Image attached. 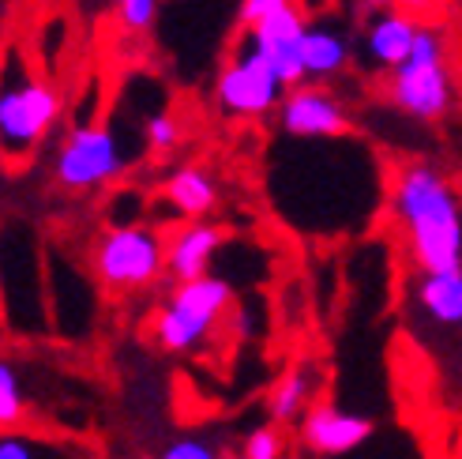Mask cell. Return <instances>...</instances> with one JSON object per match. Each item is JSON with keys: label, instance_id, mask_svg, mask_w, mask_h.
Segmentation results:
<instances>
[{"label": "cell", "instance_id": "cell-1", "mask_svg": "<svg viewBox=\"0 0 462 459\" xmlns=\"http://www.w3.org/2000/svg\"><path fill=\"white\" fill-rule=\"evenodd\" d=\"M387 211L418 275L462 267V196L436 163H402L391 177Z\"/></svg>", "mask_w": 462, "mask_h": 459}, {"label": "cell", "instance_id": "cell-2", "mask_svg": "<svg viewBox=\"0 0 462 459\" xmlns=\"http://www.w3.org/2000/svg\"><path fill=\"white\" fill-rule=\"evenodd\" d=\"M60 90L38 76L19 50L0 57V158L27 163L60 125Z\"/></svg>", "mask_w": 462, "mask_h": 459}, {"label": "cell", "instance_id": "cell-3", "mask_svg": "<svg viewBox=\"0 0 462 459\" xmlns=\"http://www.w3.org/2000/svg\"><path fill=\"white\" fill-rule=\"evenodd\" d=\"M387 98L418 121H440L455 106V80L448 68L444 27L421 19L413 53L387 76Z\"/></svg>", "mask_w": 462, "mask_h": 459}, {"label": "cell", "instance_id": "cell-4", "mask_svg": "<svg viewBox=\"0 0 462 459\" xmlns=\"http://www.w3.org/2000/svg\"><path fill=\"white\" fill-rule=\"evenodd\" d=\"M234 305V286L222 275H203L192 283H173L154 313V339L166 354H192L215 335L218 320Z\"/></svg>", "mask_w": 462, "mask_h": 459}, {"label": "cell", "instance_id": "cell-5", "mask_svg": "<svg viewBox=\"0 0 462 459\" xmlns=\"http://www.w3.org/2000/svg\"><path fill=\"white\" fill-rule=\"evenodd\" d=\"M90 271L113 294L151 290L166 275V234L143 222H113L90 245Z\"/></svg>", "mask_w": 462, "mask_h": 459}, {"label": "cell", "instance_id": "cell-6", "mask_svg": "<svg viewBox=\"0 0 462 459\" xmlns=\"http://www.w3.org/2000/svg\"><path fill=\"white\" fill-rule=\"evenodd\" d=\"M128 170V155L121 136L109 125L83 121L64 132L53 155V181L68 192H98L113 185Z\"/></svg>", "mask_w": 462, "mask_h": 459}, {"label": "cell", "instance_id": "cell-7", "mask_svg": "<svg viewBox=\"0 0 462 459\" xmlns=\"http://www.w3.org/2000/svg\"><path fill=\"white\" fill-rule=\"evenodd\" d=\"M282 98H286V83L271 68V61L252 50L248 42L222 64L215 80V102L229 117H245V121L267 117V113L282 106Z\"/></svg>", "mask_w": 462, "mask_h": 459}, {"label": "cell", "instance_id": "cell-8", "mask_svg": "<svg viewBox=\"0 0 462 459\" xmlns=\"http://www.w3.org/2000/svg\"><path fill=\"white\" fill-rule=\"evenodd\" d=\"M279 128L290 140H342L350 136V109L323 83H301L286 90L279 106Z\"/></svg>", "mask_w": 462, "mask_h": 459}, {"label": "cell", "instance_id": "cell-9", "mask_svg": "<svg viewBox=\"0 0 462 459\" xmlns=\"http://www.w3.org/2000/svg\"><path fill=\"white\" fill-rule=\"evenodd\" d=\"M410 313L429 339L462 335V267L413 275L410 283Z\"/></svg>", "mask_w": 462, "mask_h": 459}, {"label": "cell", "instance_id": "cell-10", "mask_svg": "<svg viewBox=\"0 0 462 459\" xmlns=\"http://www.w3.org/2000/svg\"><path fill=\"white\" fill-rule=\"evenodd\" d=\"M305 31H309V23H305L301 12H297V5H290L279 15H271V19L256 23L252 31H245V42L256 53H263L271 61V68L279 72V80L286 83V90L309 83L305 80V61H301Z\"/></svg>", "mask_w": 462, "mask_h": 459}, {"label": "cell", "instance_id": "cell-11", "mask_svg": "<svg viewBox=\"0 0 462 459\" xmlns=\"http://www.w3.org/2000/svg\"><path fill=\"white\" fill-rule=\"evenodd\" d=\"M376 433V422L357 410H346L338 403H316L309 415L297 422V437L301 445L316 455H350L361 445H368V437Z\"/></svg>", "mask_w": 462, "mask_h": 459}, {"label": "cell", "instance_id": "cell-12", "mask_svg": "<svg viewBox=\"0 0 462 459\" xmlns=\"http://www.w3.org/2000/svg\"><path fill=\"white\" fill-rule=\"evenodd\" d=\"M226 245V230L218 222H177L166 234V275L173 283H192L211 275L218 248Z\"/></svg>", "mask_w": 462, "mask_h": 459}, {"label": "cell", "instance_id": "cell-13", "mask_svg": "<svg viewBox=\"0 0 462 459\" xmlns=\"http://www.w3.org/2000/svg\"><path fill=\"white\" fill-rule=\"evenodd\" d=\"M162 200L173 208V215L180 222H196V219H207L218 203H222V185L215 170H207L199 163H184L177 170L166 173V181H162Z\"/></svg>", "mask_w": 462, "mask_h": 459}, {"label": "cell", "instance_id": "cell-14", "mask_svg": "<svg viewBox=\"0 0 462 459\" xmlns=\"http://www.w3.org/2000/svg\"><path fill=\"white\" fill-rule=\"evenodd\" d=\"M418 27L421 23L413 15H406V12H395V8L376 12L373 19H368V27H365V57H368V64L391 76L413 53Z\"/></svg>", "mask_w": 462, "mask_h": 459}, {"label": "cell", "instance_id": "cell-15", "mask_svg": "<svg viewBox=\"0 0 462 459\" xmlns=\"http://www.w3.org/2000/svg\"><path fill=\"white\" fill-rule=\"evenodd\" d=\"M316 392H319V377L312 365H293L279 380H274L271 396H267V415L274 426H290L301 422L309 410L316 407Z\"/></svg>", "mask_w": 462, "mask_h": 459}, {"label": "cell", "instance_id": "cell-16", "mask_svg": "<svg viewBox=\"0 0 462 459\" xmlns=\"http://www.w3.org/2000/svg\"><path fill=\"white\" fill-rule=\"evenodd\" d=\"M301 61H305V80L309 83L331 80L350 64V38H346V31L331 27V23H309Z\"/></svg>", "mask_w": 462, "mask_h": 459}, {"label": "cell", "instance_id": "cell-17", "mask_svg": "<svg viewBox=\"0 0 462 459\" xmlns=\"http://www.w3.org/2000/svg\"><path fill=\"white\" fill-rule=\"evenodd\" d=\"M31 418V403H27V384H23L19 365L0 354V433L23 429Z\"/></svg>", "mask_w": 462, "mask_h": 459}, {"label": "cell", "instance_id": "cell-18", "mask_svg": "<svg viewBox=\"0 0 462 459\" xmlns=\"http://www.w3.org/2000/svg\"><path fill=\"white\" fill-rule=\"evenodd\" d=\"M0 459H76V452L64 441L38 437L31 429L0 433Z\"/></svg>", "mask_w": 462, "mask_h": 459}, {"label": "cell", "instance_id": "cell-19", "mask_svg": "<svg viewBox=\"0 0 462 459\" xmlns=\"http://www.w3.org/2000/svg\"><path fill=\"white\" fill-rule=\"evenodd\" d=\"M154 459H226V455L211 437H203V433H180V437L162 445Z\"/></svg>", "mask_w": 462, "mask_h": 459}, {"label": "cell", "instance_id": "cell-20", "mask_svg": "<svg viewBox=\"0 0 462 459\" xmlns=\"http://www.w3.org/2000/svg\"><path fill=\"white\" fill-rule=\"evenodd\" d=\"M286 455V437H282V426H256L245 437V448H241V459H282Z\"/></svg>", "mask_w": 462, "mask_h": 459}, {"label": "cell", "instance_id": "cell-21", "mask_svg": "<svg viewBox=\"0 0 462 459\" xmlns=\"http://www.w3.org/2000/svg\"><path fill=\"white\" fill-rule=\"evenodd\" d=\"M143 132H147V147L151 151H158V155H166V151H177L180 147V140H184V132H180V121L173 117V113H151L147 117V125H143Z\"/></svg>", "mask_w": 462, "mask_h": 459}, {"label": "cell", "instance_id": "cell-22", "mask_svg": "<svg viewBox=\"0 0 462 459\" xmlns=\"http://www.w3.org/2000/svg\"><path fill=\"white\" fill-rule=\"evenodd\" d=\"M162 0H117V23L128 34H147L158 19Z\"/></svg>", "mask_w": 462, "mask_h": 459}, {"label": "cell", "instance_id": "cell-23", "mask_svg": "<svg viewBox=\"0 0 462 459\" xmlns=\"http://www.w3.org/2000/svg\"><path fill=\"white\" fill-rule=\"evenodd\" d=\"M293 0H241V8H237V23H241V31H252L256 23L271 19V15H279L282 8H290Z\"/></svg>", "mask_w": 462, "mask_h": 459}, {"label": "cell", "instance_id": "cell-24", "mask_svg": "<svg viewBox=\"0 0 462 459\" xmlns=\"http://www.w3.org/2000/svg\"><path fill=\"white\" fill-rule=\"evenodd\" d=\"M432 8H440V0H395V12H406L421 23V15H429Z\"/></svg>", "mask_w": 462, "mask_h": 459}, {"label": "cell", "instance_id": "cell-25", "mask_svg": "<svg viewBox=\"0 0 462 459\" xmlns=\"http://www.w3.org/2000/svg\"><path fill=\"white\" fill-rule=\"evenodd\" d=\"M373 5H376L380 12H387V8H395V0H373Z\"/></svg>", "mask_w": 462, "mask_h": 459}, {"label": "cell", "instance_id": "cell-26", "mask_svg": "<svg viewBox=\"0 0 462 459\" xmlns=\"http://www.w3.org/2000/svg\"><path fill=\"white\" fill-rule=\"evenodd\" d=\"M0 332H5V324H0Z\"/></svg>", "mask_w": 462, "mask_h": 459}]
</instances>
